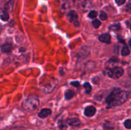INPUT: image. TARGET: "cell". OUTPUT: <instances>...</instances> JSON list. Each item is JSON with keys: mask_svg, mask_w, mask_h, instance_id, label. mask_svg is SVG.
Here are the masks:
<instances>
[{"mask_svg": "<svg viewBox=\"0 0 131 130\" xmlns=\"http://www.w3.org/2000/svg\"><path fill=\"white\" fill-rule=\"evenodd\" d=\"M130 93L120 88H115L106 99L108 108L120 106L129 98Z\"/></svg>", "mask_w": 131, "mask_h": 130, "instance_id": "obj_1", "label": "cell"}, {"mask_svg": "<svg viewBox=\"0 0 131 130\" xmlns=\"http://www.w3.org/2000/svg\"><path fill=\"white\" fill-rule=\"evenodd\" d=\"M40 104L38 98L33 96L28 97L24 99L23 102V107L28 112H31L35 110L38 107Z\"/></svg>", "mask_w": 131, "mask_h": 130, "instance_id": "obj_2", "label": "cell"}, {"mask_svg": "<svg viewBox=\"0 0 131 130\" xmlns=\"http://www.w3.org/2000/svg\"><path fill=\"white\" fill-rule=\"evenodd\" d=\"M124 70L121 67L116 66L109 69L107 71V74L110 78L113 79H118L121 77L124 74Z\"/></svg>", "mask_w": 131, "mask_h": 130, "instance_id": "obj_3", "label": "cell"}, {"mask_svg": "<svg viewBox=\"0 0 131 130\" xmlns=\"http://www.w3.org/2000/svg\"><path fill=\"white\" fill-rule=\"evenodd\" d=\"M67 18L69 19V22L72 23L75 26H79V22L78 20V15L76 11L74 10H71L67 14Z\"/></svg>", "mask_w": 131, "mask_h": 130, "instance_id": "obj_4", "label": "cell"}, {"mask_svg": "<svg viewBox=\"0 0 131 130\" xmlns=\"http://www.w3.org/2000/svg\"><path fill=\"white\" fill-rule=\"evenodd\" d=\"M78 6L79 10L83 11H88L91 6V3L90 0H78Z\"/></svg>", "mask_w": 131, "mask_h": 130, "instance_id": "obj_5", "label": "cell"}, {"mask_svg": "<svg viewBox=\"0 0 131 130\" xmlns=\"http://www.w3.org/2000/svg\"><path fill=\"white\" fill-rule=\"evenodd\" d=\"M13 48L12 43H9V42H6L3 43L2 45H1V50L3 53L8 54L12 51Z\"/></svg>", "mask_w": 131, "mask_h": 130, "instance_id": "obj_6", "label": "cell"}, {"mask_svg": "<svg viewBox=\"0 0 131 130\" xmlns=\"http://www.w3.org/2000/svg\"><path fill=\"white\" fill-rule=\"evenodd\" d=\"M99 40L100 42H102V43H106V44H110L111 43V36L109 33H104L102 34L99 37Z\"/></svg>", "mask_w": 131, "mask_h": 130, "instance_id": "obj_7", "label": "cell"}, {"mask_svg": "<svg viewBox=\"0 0 131 130\" xmlns=\"http://www.w3.org/2000/svg\"><path fill=\"white\" fill-rule=\"evenodd\" d=\"M96 112V108L93 106H89L84 109V113L87 117H92L94 115Z\"/></svg>", "mask_w": 131, "mask_h": 130, "instance_id": "obj_8", "label": "cell"}, {"mask_svg": "<svg viewBox=\"0 0 131 130\" xmlns=\"http://www.w3.org/2000/svg\"><path fill=\"white\" fill-rule=\"evenodd\" d=\"M52 113V111L49 108H43L38 113V117L40 118H46Z\"/></svg>", "mask_w": 131, "mask_h": 130, "instance_id": "obj_9", "label": "cell"}, {"mask_svg": "<svg viewBox=\"0 0 131 130\" xmlns=\"http://www.w3.org/2000/svg\"><path fill=\"white\" fill-rule=\"evenodd\" d=\"M14 0H10L5 5V7H4L3 11H6L8 13H10L12 11L13 7H14Z\"/></svg>", "mask_w": 131, "mask_h": 130, "instance_id": "obj_10", "label": "cell"}, {"mask_svg": "<svg viewBox=\"0 0 131 130\" xmlns=\"http://www.w3.org/2000/svg\"><path fill=\"white\" fill-rule=\"evenodd\" d=\"M67 122L68 124L72 126H78L80 124V121H79V120L78 118H75V117L69 119L67 120Z\"/></svg>", "mask_w": 131, "mask_h": 130, "instance_id": "obj_11", "label": "cell"}, {"mask_svg": "<svg viewBox=\"0 0 131 130\" xmlns=\"http://www.w3.org/2000/svg\"><path fill=\"white\" fill-rule=\"evenodd\" d=\"M69 3H68L67 0H61V8L60 10L62 12H65V11L69 9Z\"/></svg>", "mask_w": 131, "mask_h": 130, "instance_id": "obj_12", "label": "cell"}, {"mask_svg": "<svg viewBox=\"0 0 131 130\" xmlns=\"http://www.w3.org/2000/svg\"><path fill=\"white\" fill-rule=\"evenodd\" d=\"M74 95H75V93H74V90H72V89H68L65 93V99L67 100H69V99H72L74 96Z\"/></svg>", "mask_w": 131, "mask_h": 130, "instance_id": "obj_13", "label": "cell"}, {"mask_svg": "<svg viewBox=\"0 0 131 130\" xmlns=\"http://www.w3.org/2000/svg\"><path fill=\"white\" fill-rule=\"evenodd\" d=\"M122 55L124 56H127L128 55L130 54V50H129V47L125 45L123 47L122 50Z\"/></svg>", "mask_w": 131, "mask_h": 130, "instance_id": "obj_14", "label": "cell"}, {"mask_svg": "<svg viewBox=\"0 0 131 130\" xmlns=\"http://www.w3.org/2000/svg\"><path fill=\"white\" fill-rule=\"evenodd\" d=\"M9 17H10V16H9V13L6 12V11H3L2 14H1V16H0L1 19L2 20H3V21H7L9 19Z\"/></svg>", "mask_w": 131, "mask_h": 130, "instance_id": "obj_15", "label": "cell"}, {"mask_svg": "<svg viewBox=\"0 0 131 130\" xmlns=\"http://www.w3.org/2000/svg\"><path fill=\"white\" fill-rule=\"evenodd\" d=\"M83 87H84V89H85L86 93H88V94H89V93H90L91 90H92V85H90V84L89 82L84 83V85H83Z\"/></svg>", "mask_w": 131, "mask_h": 130, "instance_id": "obj_16", "label": "cell"}, {"mask_svg": "<svg viewBox=\"0 0 131 130\" xmlns=\"http://www.w3.org/2000/svg\"><path fill=\"white\" fill-rule=\"evenodd\" d=\"M109 29H110V30H113V31L118 30V29H120V25L119 24H113V25H110V26L109 27Z\"/></svg>", "mask_w": 131, "mask_h": 130, "instance_id": "obj_17", "label": "cell"}, {"mask_svg": "<svg viewBox=\"0 0 131 130\" xmlns=\"http://www.w3.org/2000/svg\"><path fill=\"white\" fill-rule=\"evenodd\" d=\"M92 24L94 26L95 28H99L101 25V22L98 19H95L92 22Z\"/></svg>", "mask_w": 131, "mask_h": 130, "instance_id": "obj_18", "label": "cell"}, {"mask_svg": "<svg viewBox=\"0 0 131 130\" xmlns=\"http://www.w3.org/2000/svg\"><path fill=\"white\" fill-rule=\"evenodd\" d=\"M99 17L102 20H105L107 19V15L106 14V13L104 12V11H101V13H100Z\"/></svg>", "mask_w": 131, "mask_h": 130, "instance_id": "obj_19", "label": "cell"}, {"mask_svg": "<svg viewBox=\"0 0 131 130\" xmlns=\"http://www.w3.org/2000/svg\"><path fill=\"white\" fill-rule=\"evenodd\" d=\"M124 126L127 129H131V119H127L124 122Z\"/></svg>", "mask_w": 131, "mask_h": 130, "instance_id": "obj_20", "label": "cell"}, {"mask_svg": "<svg viewBox=\"0 0 131 130\" xmlns=\"http://www.w3.org/2000/svg\"><path fill=\"white\" fill-rule=\"evenodd\" d=\"M97 15H98V14L96 11H91L88 14V17L91 19H94L97 16Z\"/></svg>", "mask_w": 131, "mask_h": 130, "instance_id": "obj_21", "label": "cell"}, {"mask_svg": "<svg viewBox=\"0 0 131 130\" xmlns=\"http://www.w3.org/2000/svg\"><path fill=\"white\" fill-rule=\"evenodd\" d=\"M125 1L126 0H115V2L117 4L118 6H121V5H124L125 3Z\"/></svg>", "mask_w": 131, "mask_h": 130, "instance_id": "obj_22", "label": "cell"}, {"mask_svg": "<svg viewBox=\"0 0 131 130\" xmlns=\"http://www.w3.org/2000/svg\"><path fill=\"white\" fill-rule=\"evenodd\" d=\"M118 62V59L116 58V57H113V58L110 59V61H109L108 62H110V63H114V62Z\"/></svg>", "mask_w": 131, "mask_h": 130, "instance_id": "obj_23", "label": "cell"}, {"mask_svg": "<svg viewBox=\"0 0 131 130\" xmlns=\"http://www.w3.org/2000/svg\"><path fill=\"white\" fill-rule=\"evenodd\" d=\"M59 127H60V129H63V127H67V126L66 124H65L63 123V121H60V122H59Z\"/></svg>", "mask_w": 131, "mask_h": 130, "instance_id": "obj_24", "label": "cell"}, {"mask_svg": "<svg viewBox=\"0 0 131 130\" xmlns=\"http://www.w3.org/2000/svg\"><path fill=\"white\" fill-rule=\"evenodd\" d=\"M70 84H71L72 86L75 87H79V85H80L79 82H77V81L72 82H70Z\"/></svg>", "mask_w": 131, "mask_h": 130, "instance_id": "obj_25", "label": "cell"}, {"mask_svg": "<svg viewBox=\"0 0 131 130\" xmlns=\"http://www.w3.org/2000/svg\"><path fill=\"white\" fill-rule=\"evenodd\" d=\"M19 51H20V52H25L26 49L24 48H20V49H19Z\"/></svg>", "mask_w": 131, "mask_h": 130, "instance_id": "obj_26", "label": "cell"}, {"mask_svg": "<svg viewBox=\"0 0 131 130\" xmlns=\"http://www.w3.org/2000/svg\"><path fill=\"white\" fill-rule=\"evenodd\" d=\"M127 8L129 9V10H131V3L129 4V5H127Z\"/></svg>", "mask_w": 131, "mask_h": 130, "instance_id": "obj_27", "label": "cell"}, {"mask_svg": "<svg viewBox=\"0 0 131 130\" xmlns=\"http://www.w3.org/2000/svg\"><path fill=\"white\" fill-rule=\"evenodd\" d=\"M2 29H3V27H2V25H1V24H0V33H1V31H2Z\"/></svg>", "mask_w": 131, "mask_h": 130, "instance_id": "obj_28", "label": "cell"}, {"mask_svg": "<svg viewBox=\"0 0 131 130\" xmlns=\"http://www.w3.org/2000/svg\"><path fill=\"white\" fill-rule=\"evenodd\" d=\"M129 46H130V47L131 48V38H130V40H129Z\"/></svg>", "mask_w": 131, "mask_h": 130, "instance_id": "obj_29", "label": "cell"}, {"mask_svg": "<svg viewBox=\"0 0 131 130\" xmlns=\"http://www.w3.org/2000/svg\"><path fill=\"white\" fill-rule=\"evenodd\" d=\"M130 31H131V25H130Z\"/></svg>", "mask_w": 131, "mask_h": 130, "instance_id": "obj_30", "label": "cell"}, {"mask_svg": "<svg viewBox=\"0 0 131 130\" xmlns=\"http://www.w3.org/2000/svg\"><path fill=\"white\" fill-rule=\"evenodd\" d=\"M1 1H2V0H0V2H1Z\"/></svg>", "mask_w": 131, "mask_h": 130, "instance_id": "obj_31", "label": "cell"}, {"mask_svg": "<svg viewBox=\"0 0 131 130\" xmlns=\"http://www.w3.org/2000/svg\"><path fill=\"white\" fill-rule=\"evenodd\" d=\"M84 130H88V129H84Z\"/></svg>", "mask_w": 131, "mask_h": 130, "instance_id": "obj_32", "label": "cell"}]
</instances>
